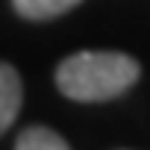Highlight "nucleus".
Segmentation results:
<instances>
[{
    "mask_svg": "<svg viewBox=\"0 0 150 150\" xmlns=\"http://www.w3.org/2000/svg\"><path fill=\"white\" fill-rule=\"evenodd\" d=\"M83 0H12L15 12L27 21H50V18H59V15L71 12Z\"/></svg>",
    "mask_w": 150,
    "mask_h": 150,
    "instance_id": "obj_3",
    "label": "nucleus"
},
{
    "mask_svg": "<svg viewBox=\"0 0 150 150\" xmlns=\"http://www.w3.org/2000/svg\"><path fill=\"white\" fill-rule=\"evenodd\" d=\"M141 65L118 50H83L59 62L56 88L80 103H103L127 94L138 83Z\"/></svg>",
    "mask_w": 150,
    "mask_h": 150,
    "instance_id": "obj_1",
    "label": "nucleus"
},
{
    "mask_svg": "<svg viewBox=\"0 0 150 150\" xmlns=\"http://www.w3.org/2000/svg\"><path fill=\"white\" fill-rule=\"evenodd\" d=\"M21 100H24V86H21L18 71L12 65H6V62H0V135L18 118Z\"/></svg>",
    "mask_w": 150,
    "mask_h": 150,
    "instance_id": "obj_2",
    "label": "nucleus"
},
{
    "mask_svg": "<svg viewBox=\"0 0 150 150\" xmlns=\"http://www.w3.org/2000/svg\"><path fill=\"white\" fill-rule=\"evenodd\" d=\"M18 150H68V141L50 127H27L15 138Z\"/></svg>",
    "mask_w": 150,
    "mask_h": 150,
    "instance_id": "obj_4",
    "label": "nucleus"
}]
</instances>
